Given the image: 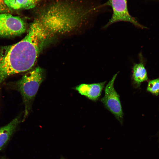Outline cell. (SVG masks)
I'll return each mask as SVG.
<instances>
[{"instance_id": "6da1fadb", "label": "cell", "mask_w": 159, "mask_h": 159, "mask_svg": "<svg viewBox=\"0 0 159 159\" xmlns=\"http://www.w3.org/2000/svg\"><path fill=\"white\" fill-rule=\"evenodd\" d=\"M43 70L37 67L27 73L21 79L10 84L11 87L21 93L25 106L23 121L28 115L32 104L44 78Z\"/></svg>"}, {"instance_id": "7a4b0ae2", "label": "cell", "mask_w": 159, "mask_h": 159, "mask_svg": "<svg viewBox=\"0 0 159 159\" xmlns=\"http://www.w3.org/2000/svg\"><path fill=\"white\" fill-rule=\"evenodd\" d=\"M106 3L107 6H111L113 13L111 19L103 27V29L107 28L115 23L121 21L130 23L139 28H146L130 14L128 9L127 0H108Z\"/></svg>"}, {"instance_id": "3957f363", "label": "cell", "mask_w": 159, "mask_h": 159, "mask_svg": "<svg viewBox=\"0 0 159 159\" xmlns=\"http://www.w3.org/2000/svg\"><path fill=\"white\" fill-rule=\"evenodd\" d=\"M118 73L115 74L107 85L105 89L104 96L100 101L105 107L122 123L123 113L120 96L114 87V83Z\"/></svg>"}, {"instance_id": "277c9868", "label": "cell", "mask_w": 159, "mask_h": 159, "mask_svg": "<svg viewBox=\"0 0 159 159\" xmlns=\"http://www.w3.org/2000/svg\"><path fill=\"white\" fill-rule=\"evenodd\" d=\"M26 29V24L21 18L9 13L0 14V36L19 35Z\"/></svg>"}, {"instance_id": "5b68a950", "label": "cell", "mask_w": 159, "mask_h": 159, "mask_svg": "<svg viewBox=\"0 0 159 159\" xmlns=\"http://www.w3.org/2000/svg\"><path fill=\"white\" fill-rule=\"evenodd\" d=\"M106 82L105 81L90 84H82L76 87L75 89L81 95L92 101H96L100 96Z\"/></svg>"}, {"instance_id": "8992f818", "label": "cell", "mask_w": 159, "mask_h": 159, "mask_svg": "<svg viewBox=\"0 0 159 159\" xmlns=\"http://www.w3.org/2000/svg\"><path fill=\"white\" fill-rule=\"evenodd\" d=\"M18 115L6 125L0 127V150L7 144L21 121Z\"/></svg>"}, {"instance_id": "52a82bcc", "label": "cell", "mask_w": 159, "mask_h": 159, "mask_svg": "<svg viewBox=\"0 0 159 159\" xmlns=\"http://www.w3.org/2000/svg\"><path fill=\"white\" fill-rule=\"evenodd\" d=\"M142 55L139 54V62L134 64L132 68V78L133 82L137 87L140 86L141 83L148 79L147 73L145 67Z\"/></svg>"}, {"instance_id": "ba28073f", "label": "cell", "mask_w": 159, "mask_h": 159, "mask_svg": "<svg viewBox=\"0 0 159 159\" xmlns=\"http://www.w3.org/2000/svg\"><path fill=\"white\" fill-rule=\"evenodd\" d=\"M38 2L36 0H14L11 6L14 9H29L34 7Z\"/></svg>"}, {"instance_id": "9c48e42d", "label": "cell", "mask_w": 159, "mask_h": 159, "mask_svg": "<svg viewBox=\"0 0 159 159\" xmlns=\"http://www.w3.org/2000/svg\"><path fill=\"white\" fill-rule=\"evenodd\" d=\"M147 90L153 95H158L159 94V78L150 81Z\"/></svg>"}, {"instance_id": "30bf717a", "label": "cell", "mask_w": 159, "mask_h": 159, "mask_svg": "<svg viewBox=\"0 0 159 159\" xmlns=\"http://www.w3.org/2000/svg\"><path fill=\"white\" fill-rule=\"evenodd\" d=\"M11 11L5 3L4 0H0V14L9 13Z\"/></svg>"}, {"instance_id": "8fae6325", "label": "cell", "mask_w": 159, "mask_h": 159, "mask_svg": "<svg viewBox=\"0 0 159 159\" xmlns=\"http://www.w3.org/2000/svg\"><path fill=\"white\" fill-rule=\"evenodd\" d=\"M4 1L7 6L11 9V6L14 0H4Z\"/></svg>"}, {"instance_id": "7c38bea8", "label": "cell", "mask_w": 159, "mask_h": 159, "mask_svg": "<svg viewBox=\"0 0 159 159\" xmlns=\"http://www.w3.org/2000/svg\"><path fill=\"white\" fill-rule=\"evenodd\" d=\"M0 159H7L5 157H3L0 158Z\"/></svg>"}, {"instance_id": "4fadbf2b", "label": "cell", "mask_w": 159, "mask_h": 159, "mask_svg": "<svg viewBox=\"0 0 159 159\" xmlns=\"http://www.w3.org/2000/svg\"><path fill=\"white\" fill-rule=\"evenodd\" d=\"M36 1L38 3L39 1H40L41 0H36Z\"/></svg>"}, {"instance_id": "5bb4252c", "label": "cell", "mask_w": 159, "mask_h": 159, "mask_svg": "<svg viewBox=\"0 0 159 159\" xmlns=\"http://www.w3.org/2000/svg\"><path fill=\"white\" fill-rule=\"evenodd\" d=\"M61 159H64V158H61Z\"/></svg>"}, {"instance_id": "9a60e30c", "label": "cell", "mask_w": 159, "mask_h": 159, "mask_svg": "<svg viewBox=\"0 0 159 159\" xmlns=\"http://www.w3.org/2000/svg\"></svg>"}]
</instances>
